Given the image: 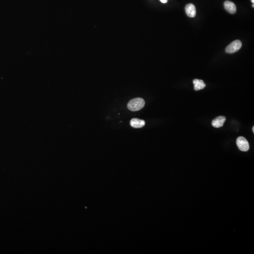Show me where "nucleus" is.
Instances as JSON below:
<instances>
[{"label": "nucleus", "instance_id": "9", "mask_svg": "<svg viewBox=\"0 0 254 254\" xmlns=\"http://www.w3.org/2000/svg\"><path fill=\"white\" fill-rule=\"evenodd\" d=\"M160 1H161L162 3H165L167 2L168 0H160Z\"/></svg>", "mask_w": 254, "mask_h": 254}, {"label": "nucleus", "instance_id": "11", "mask_svg": "<svg viewBox=\"0 0 254 254\" xmlns=\"http://www.w3.org/2000/svg\"><path fill=\"white\" fill-rule=\"evenodd\" d=\"M251 2H252V3H254V0H251Z\"/></svg>", "mask_w": 254, "mask_h": 254}, {"label": "nucleus", "instance_id": "7", "mask_svg": "<svg viewBox=\"0 0 254 254\" xmlns=\"http://www.w3.org/2000/svg\"><path fill=\"white\" fill-rule=\"evenodd\" d=\"M145 124L146 123L145 121L139 119H132L130 122V125L134 128H141L145 126Z\"/></svg>", "mask_w": 254, "mask_h": 254}, {"label": "nucleus", "instance_id": "12", "mask_svg": "<svg viewBox=\"0 0 254 254\" xmlns=\"http://www.w3.org/2000/svg\"><path fill=\"white\" fill-rule=\"evenodd\" d=\"M252 6H253V8H254V4H253V5H252Z\"/></svg>", "mask_w": 254, "mask_h": 254}, {"label": "nucleus", "instance_id": "1", "mask_svg": "<svg viewBox=\"0 0 254 254\" xmlns=\"http://www.w3.org/2000/svg\"><path fill=\"white\" fill-rule=\"evenodd\" d=\"M145 101L142 98H137L131 100L127 105L128 108L133 112L139 111L144 107Z\"/></svg>", "mask_w": 254, "mask_h": 254}, {"label": "nucleus", "instance_id": "3", "mask_svg": "<svg viewBox=\"0 0 254 254\" xmlns=\"http://www.w3.org/2000/svg\"><path fill=\"white\" fill-rule=\"evenodd\" d=\"M236 144L239 149L243 152H247L250 149V145L248 140L243 137L237 138Z\"/></svg>", "mask_w": 254, "mask_h": 254}, {"label": "nucleus", "instance_id": "4", "mask_svg": "<svg viewBox=\"0 0 254 254\" xmlns=\"http://www.w3.org/2000/svg\"><path fill=\"white\" fill-rule=\"evenodd\" d=\"M185 10L187 15L190 18H194L196 16V8L195 6L192 3H189L186 5Z\"/></svg>", "mask_w": 254, "mask_h": 254}, {"label": "nucleus", "instance_id": "2", "mask_svg": "<svg viewBox=\"0 0 254 254\" xmlns=\"http://www.w3.org/2000/svg\"><path fill=\"white\" fill-rule=\"evenodd\" d=\"M242 47L241 41L238 40L233 41L231 43L226 49V52L229 54H232L239 51Z\"/></svg>", "mask_w": 254, "mask_h": 254}, {"label": "nucleus", "instance_id": "10", "mask_svg": "<svg viewBox=\"0 0 254 254\" xmlns=\"http://www.w3.org/2000/svg\"><path fill=\"white\" fill-rule=\"evenodd\" d=\"M252 130H253V132L254 133V127H253V128H252Z\"/></svg>", "mask_w": 254, "mask_h": 254}, {"label": "nucleus", "instance_id": "8", "mask_svg": "<svg viewBox=\"0 0 254 254\" xmlns=\"http://www.w3.org/2000/svg\"><path fill=\"white\" fill-rule=\"evenodd\" d=\"M194 88L196 91L202 90L206 87V84L202 80L199 79H194L193 81Z\"/></svg>", "mask_w": 254, "mask_h": 254}, {"label": "nucleus", "instance_id": "6", "mask_svg": "<svg viewBox=\"0 0 254 254\" xmlns=\"http://www.w3.org/2000/svg\"><path fill=\"white\" fill-rule=\"evenodd\" d=\"M225 9L231 14H235L236 12L237 8L235 4L231 1H227L224 3Z\"/></svg>", "mask_w": 254, "mask_h": 254}, {"label": "nucleus", "instance_id": "5", "mask_svg": "<svg viewBox=\"0 0 254 254\" xmlns=\"http://www.w3.org/2000/svg\"><path fill=\"white\" fill-rule=\"evenodd\" d=\"M226 121V118L225 116H219L213 120L212 122V125L214 127L218 128L223 126Z\"/></svg>", "mask_w": 254, "mask_h": 254}]
</instances>
